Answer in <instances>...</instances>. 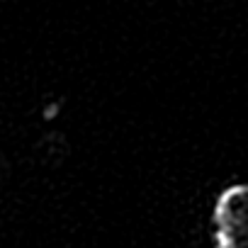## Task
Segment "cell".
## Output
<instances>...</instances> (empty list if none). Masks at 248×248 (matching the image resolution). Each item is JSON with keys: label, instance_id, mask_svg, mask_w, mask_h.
<instances>
[{"label": "cell", "instance_id": "1", "mask_svg": "<svg viewBox=\"0 0 248 248\" xmlns=\"http://www.w3.org/2000/svg\"><path fill=\"white\" fill-rule=\"evenodd\" d=\"M217 248H248V192L243 185L226 187L214 204Z\"/></svg>", "mask_w": 248, "mask_h": 248}]
</instances>
